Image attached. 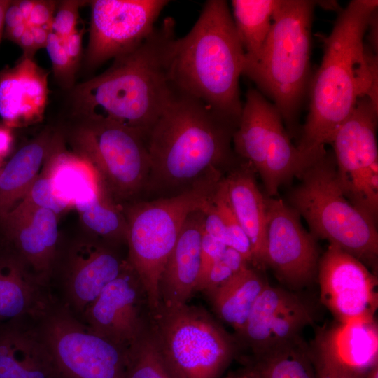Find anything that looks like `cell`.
<instances>
[{
  "label": "cell",
  "instance_id": "cell-1",
  "mask_svg": "<svg viewBox=\"0 0 378 378\" xmlns=\"http://www.w3.org/2000/svg\"><path fill=\"white\" fill-rule=\"evenodd\" d=\"M175 25L173 18H164L104 72L75 87L71 100L77 120L117 124L146 139L174 94L170 68Z\"/></svg>",
  "mask_w": 378,
  "mask_h": 378
},
{
  "label": "cell",
  "instance_id": "cell-2",
  "mask_svg": "<svg viewBox=\"0 0 378 378\" xmlns=\"http://www.w3.org/2000/svg\"><path fill=\"white\" fill-rule=\"evenodd\" d=\"M375 0H353L338 12L324 39L321 66L309 84V109L298 148L312 156L325 145L354 110L368 96L377 103V57L365 46L364 36L377 10Z\"/></svg>",
  "mask_w": 378,
  "mask_h": 378
},
{
  "label": "cell",
  "instance_id": "cell-3",
  "mask_svg": "<svg viewBox=\"0 0 378 378\" xmlns=\"http://www.w3.org/2000/svg\"><path fill=\"white\" fill-rule=\"evenodd\" d=\"M237 127L174 88L146 138L151 166L148 186L186 189L213 169H230L240 159L231 148Z\"/></svg>",
  "mask_w": 378,
  "mask_h": 378
},
{
  "label": "cell",
  "instance_id": "cell-4",
  "mask_svg": "<svg viewBox=\"0 0 378 378\" xmlns=\"http://www.w3.org/2000/svg\"><path fill=\"white\" fill-rule=\"evenodd\" d=\"M245 52L228 4L209 0L190 31L176 38L170 68L175 89L238 125Z\"/></svg>",
  "mask_w": 378,
  "mask_h": 378
},
{
  "label": "cell",
  "instance_id": "cell-5",
  "mask_svg": "<svg viewBox=\"0 0 378 378\" xmlns=\"http://www.w3.org/2000/svg\"><path fill=\"white\" fill-rule=\"evenodd\" d=\"M317 4L280 0L260 56L244 63L242 74L274 102L290 131L296 127L311 81V31Z\"/></svg>",
  "mask_w": 378,
  "mask_h": 378
},
{
  "label": "cell",
  "instance_id": "cell-6",
  "mask_svg": "<svg viewBox=\"0 0 378 378\" xmlns=\"http://www.w3.org/2000/svg\"><path fill=\"white\" fill-rule=\"evenodd\" d=\"M222 178L221 170L215 169L181 192L122 207L127 224V260L145 290L149 312L160 304V277L186 218L211 200Z\"/></svg>",
  "mask_w": 378,
  "mask_h": 378
},
{
  "label": "cell",
  "instance_id": "cell-7",
  "mask_svg": "<svg viewBox=\"0 0 378 378\" xmlns=\"http://www.w3.org/2000/svg\"><path fill=\"white\" fill-rule=\"evenodd\" d=\"M289 205L315 239L328 240L374 270L378 257L376 223L354 206L337 179L333 153L326 150L298 177Z\"/></svg>",
  "mask_w": 378,
  "mask_h": 378
},
{
  "label": "cell",
  "instance_id": "cell-8",
  "mask_svg": "<svg viewBox=\"0 0 378 378\" xmlns=\"http://www.w3.org/2000/svg\"><path fill=\"white\" fill-rule=\"evenodd\" d=\"M148 329L175 378H220L237 352V342L204 308L162 304L148 316Z\"/></svg>",
  "mask_w": 378,
  "mask_h": 378
},
{
  "label": "cell",
  "instance_id": "cell-9",
  "mask_svg": "<svg viewBox=\"0 0 378 378\" xmlns=\"http://www.w3.org/2000/svg\"><path fill=\"white\" fill-rule=\"evenodd\" d=\"M77 120L62 132L64 139L93 167L117 204L148 187L151 166L143 135L117 124Z\"/></svg>",
  "mask_w": 378,
  "mask_h": 378
},
{
  "label": "cell",
  "instance_id": "cell-10",
  "mask_svg": "<svg viewBox=\"0 0 378 378\" xmlns=\"http://www.w3.org/2000/svg\"><path fill=\"white\" fill-rule=\"evenodd\" d=\"M282 120L274 104L250 88L232 136L234 152L259 173L271 197L319 157L309 155L293 145Z\"/></svg>",
  "mask_w": 378,
  "mask_h": 378
},
{
  "label": "cell",
  "instance_id": "cell-11",
  "mask_svg": "<svg viewBox=\"0 0 378 378\" xmlns=\"http://www.w3.org/2000/svg\"><path fill=\"white\" fill-rule=\"evenodd\" d=\"M60 378H123L126 349L90 330L55 302L35 322Z\"/></svg>",
  "mask_w": 378,
  "mask_h": 378
},
{
  "label": "cell",
  "instance_id": "cell-12",
  "mask_svg": "<svg viewBox=\"0 0 378 378\" xmlns=\"http://www.w3.org/2000/svg\"><path fill=\"white\" fill-rule=\"evenodd\" d=\"M377 103L360 98L354 110L332 134L339 183L349 202L377 223L378 150Z\"/></svg>",
  "mask_w": 378,
  "mask_h": 378
},
{
  "label": "cell",
  "instance_id": "cell-13",
  "mask_svg": "<svg viewBox=\"0 0 378 378\" xmlns=\"http://www.w3.org/2000/svg\"><path fill=\"white\" fill-rule=\"evenodd\" d=\"M166 0H95L86 61L91 68L138 46L153 31Z\"/></svg>",
  "mask_w": 378,
  "mask_h": 378
},
{
  "label": "cell",
  "instance_id": "cell-14",
  "mask_svg": "<svg viewBox=\"0 0 378 378\" xmlns=\"http://www.w3.org/2000/svg\"><path fill=\"white\" fill-rule=\"evenodd\" d=\"M264 265L290 288L309 285L316 277L319 251L300 216L282 200L266 197Z\"/></svg>",
  "mask_w": 378,
  "mask_h": 378
},
{
  "label": "cell",
  "instance_id": "cell-15",
  "mask_svg": "<svg viewBox=\"0 0 378 378\" xmlns=\"http://www.w3.org/2000/svg\"><path fill=\"white\" fill-rule=\"evenodd\" d=\"M125 263L111 244L85 232L61 246L52 279L59 276L63 304L79 318Z\"/></svg>",
  "mask_w": 378,
  "mask_h": 378
},
{
  "label": "cell",
  "instance_id": "cell-16",
  "mask_svg": "<svg viewBox=\"0 0 378 378\" xmlns=\"http://www.w3.org/2000/svg\"><path fill=\"white\" fill-rule=\"evenodd\" d=\"M148 316L145 290L126 260L120 274L104 288L79 319L90 330L126 349L147 330Z\"/></svg>",
  "mask_w": 378,
  "mask_h": 378
},
{
  "label": "cell",
  "instance_id": "cell-17",
  "mask_svg": "<svg viewBox=\"0 0 378 378\" xmlns=\"http://www.w3.org/2000/svg\"><path fill=\"white\" fill-rule=\"evenodd\" d=\"M317 276L321 302L340 323L374 318L377 279L359 260L330 244L319 260Z\"/></svg>",
  "mask_w": 378,
  "mask_h": 378
},
{
  "label": "cell",
  "instance_id": "cell-18",
  "mask_svg": "<svg viewBox=\"0 0 378 378\" xmlns=\"http://www.w3.org/2000/svg\"><path fill=\"white\" fill-rule=\"evenodd\" d=\"M313 319L311 307L300 297L267 284L237 335L258 357L300 337Z\"/></svg>",
  "mask_w": 378,
  "mask_h": 378
},
{
  "label": "cell",
  "instance_id": "cell-19",
  "mask_svg": "<svg viewBox=\"0 0 378 378\" xmlns=\"http://www.w3.org/2000/svg\"><path fill=\"white\" fill-rule=\"evenodd\" d=\"M58 216L50 209H34L9 214L0 226L2 240L48 286L62 246Z\"/></svg>",
  "mask_w": 378,
  "mask_h": 378
},
{
  "label": "cell",
  "instance_id": "cell-20",
  "mask_svg": "<svg viewBox=\"0 0 378 378\" xmlns=\"http://www.w3.org/2000/svg\"><path fill=\"white\" fill-rule=\"evenodd\" d=\"M56 302L49 286L3 240L0 241V325L36 321Z\"/></svg>",
  "mask_w": 378,
  "mask_h": 378
},
{
  "label": "cell",
  "instance_id": "cell-21",
  "mask_svg": "<svg viewBox=\"0 0 378 378\" xmlns=\"http://www.w3.org/2000/svg\"><path fill=\"white\" fill-rule=\"evenodd\" d=\"M204 207L188 216L165 264L159 284L160 304L163 306L187 304L196 291L202 270Z\"/></svg>",
  "mask_w": 378,
  "mask_h": 378
},
{
  "label": "cell",
  "instance_id": "cell-22",
  "mask_svg": "<svg viewBox=\"0 0 378 378\" xmlns=\"http://www.w3.org/2000/svg\"><path fill=\"white\" fill-rule=\"evenodd\" d=\"M48 74L25 57L0 73V116L8 127L42 120L48 102Z\"/></svg>",
  "mask_w": 378,
  "mask_h": 378
},
{
  "label": "cell",
  "instance_id": "cell-23",
  "mask_svg": "<svg viewBox=\"0 0 378 378\" xmlns=\"http://www.w3.org/2000/svg\"><path fill=\"white\" fill-rule=\"evenodd\" d=\"M29 321L0 325V378H60L36 326Z\"/></svg>",
  "mask_w": 378,
  "mask_h": 378
},
{
  "label": "cell",
  "instance_id": "cell-24",
  "mask_svg": "<svg viewBox=\"0 0 378 378\" xmlns=\"http://www.w3.org/2000/svg\"><path fill=\"white\" fill-rule=\"evenodd\" d=\"M224 177L231 207L251 246L253 265H264L266 197L258 188L252 165L241 159Z\"/></svg>",
  "mask_w": 378,
  "mask_h": 378
},
{
  "label": "cell",
  "instance_id": "cell-25",
  "mask_svg": "<svg viewBox=\"0 0 378 378\" xmlns=\"http://www.w3.org/2000/svg\"><path fill=\"white\" fill-rule=\"evenodd\" d=\"M62 136L46 129L19 148L0 174V226L22 200Z\"/></svg>",
  "mask_w": 378,
  "mask_h": 378
},
{
  "label": "cell",
  "instance_id": "cell-26",
  "mask_svg": "<svg viewBox=\"0 0 378 378\" xmlns=\"http://www.w3.org/2000/svg\"><path fill=\"white\" fill-rule=\"evenodd\" d=\"M42 169L48 174L55 195L77 211L92 202L106 188L87 160L64 149L62 132Z\"/></svg>",
  "mask_w": 378,
  "mask_h": 378
},
{
  "label": "cell",
  "instance_id": "cell-27",
  "mask_svg": "<svg viewBox=\"0 0 378 378\" xmlns=\"http://www.w3.org/2000/svg\"><path fill=\"white\" fill-rule=\"evenodd\" d=\"M318 340L340 362L363 375L377 364L378 328L374 318L340 323Z\"/></svg>",
  "mask_w": 378,
  "mask_h": 378
},
{
  "label": "cell",
  "instance_id": "cell-28",
  "mask_svg": "<svg viewBox=\"0 0 378 378\" xmlns=\"http://www.w3.org/2000/svg\"><path fill=\"white\" fill-rule=\"evenodd\" d=\"M267 282L249 266L204 294L218 316L238 335Z\"/></svg>",
  "mask_w": 378,
  "mask_h": 378
},
{
  "label": "cell",
  "instance_id": "cell-29",
  "mask_svg": "<svg viewBox=\"0 0 378 378\" xmlns=\"http://www.w3.org/2000/svg\"><path fill=\"white\" fill-rule=\"evenodd\" d=\"M279 1H232V15L245 52V62H254L260 56Z\"/></svg>",
  "mask_w": 378,
  "mask_h": 378
},
{
  "label": "cell",
  "instance_id": "cell-30",
  "mask_svg": "<svg viewBox=\"0 0 378 378\" xmlns=\"http://www.w3.org/2000/svg\"><path fill=\"white\" fill-rule=\"evenodd\" d=\"M255 358L261 378H318L312 354L300 337Z\"/></svg>",
  "mask_w": 378,
  "mask_h": 378
},
{
  "label": "cell",
  "instance_id": "cell-31",
  "mask_svg": "<svg viewBox=\"0 0 378 378\" xmlns=\"http://www.w3.org/2000/svg\"><path fill=\"white\" fill-rule=\"evenodd\" d=\"M78 212L87 234L111 244L126 242L127 224L122 206L113 200L106 188Z\"/></svg>",
  "mask_w": 378,
  "mask_h": 378
},
{
  "label": "cell",
  "instance_id": "cell-32",
  "mask_svg": "<svg viewBox=\"0 0 378 378\" xmlns=\"http://www.w3.org/2000/svg\"><path fill=\"white\" fill-rule=\"evenodd\" d=\"M123 378H175L166 365L148 327L126 348Z\"/></svg>",
  "mask_w": 378,
  "mask_h": 378
},
{
  "label": "cell",
  "instance_id": "cell-33",
  "mask_svg": "<svg viewBox=\"0 0 378 378\" xmlns=\"http://www.w3.org/2000/svg\"><path fill=\"white\" fill-rule=\"evenodd\" d=\"M69 207L66 202L55 195L48 174L42 169L22 200L9 214H18L43 208L50 209L59 215Z\"/></svg>",
  "mask_w": 378,
  "mask_h": 378
},
{
  "label": "cell",
  "instance_id": "cell-34",
  "mask_svg": "<svg viewBox=\"0 0 378 378\" xmlns=\"http://www.w3.org/2000/svg\"><path fill=\"white\" fill-rule=\"evenodd\" d=\"M212 202L224 221L230 239V247L239 251L249 264H253L251 243L231 207L224 177L217 186Z\"/></svg>",
  "mask_w": 378,
  "mask_h": 378
},
{
  "label": "cell",
  "instance_id": "cell-35",
  "mask_svg": "<svg viewBox=\"0 0 378 378\" xmlns=\"http://www.w3.org/2000/svg\"><path fill=\"white\" fill-rule=\"evenodd\" d=\"M249 265L239 251L227 247L220 258L210 267L197 284L196 291L205 293L214 290L248 267Z\"/></svg>",
  "mask_w": 378,
  "mask_h": 378
},
{
  "label": "cell",
  "instance_id": "cell-36",
  "mask_svg": "<svg viewBox=\"0 0 378 378\" xmlns=\"http://www.w3.org/2000/svg\"><path fill=\"white\" fill-rule=\"evenodd\" d=\"M46 48L51 59L56 78L64 85L72 83L76 66L70 60L64 47V38L50 31Z\"/></svg>",
  "mask_w": 378,
  "mask_h": 378
},
{
  "label": "cell",
  "instance_id": "cell-37",
  "mask_svg": "<svg viewBox=\"0 0 378 378\" xmlns=\"http://www.w3.org/2000/svg\"><path fill=\"white\" fill-rule=\"evenodd\" d=\"M318 378H363L335 358L318 340L316 351L312 354Z\"/></svg>",
  "mask_w": 378,
  "mask_h": 378
},
{
  "label": "cell",
  "instance_id": "cell-38",
  "mask_svg": "<svg viewBox=\"0 0 378 378\" xmlns=\"http://www.w3.org/2000/svg\"><path fill=\"white\" fill-rule=\"evenodd\" d=\"M82 3L78 1H63L53 16L51 31L63 38L72 34L76 29L78 8Z\"/></svg>",
  "mask_w": 378,
  "mask_h": 378
},
{
  "label": "cell",
  "instance_id": "cell-39",
  "mask_svg": "<svg viewBox=\"0 0 378 378\" xmlns=\"http://www.w3.org/2000/svg\"><path fill=\"white\" fill-rule=\"evenodd\" d=\"M203 232L230 247V239L225 225L212 199L204 208Z\"/></svg>",
  "mask_w": 378,
  "mask_h": 378
},
{
  "label": "cell",
  "instance_id": "cell-40",
  "mask_svg": "<svg viewBox=\"0 0 378 378\" xmlns=\"http://www.w3.org/2000/svg\"><path fill=\"white\" fill-rule=\"evenodd\" d=\"M227 247L221 241L203 232L201 246L202 270L198 284L204 277L210 267L220 258Z\"/></svg>",
  "mask_w": 378,
  "mask_h": 378
},
{
  "label": "cell",
  "instance_id": "cell-41",
  "mask_svg": "<svg viewBox=\"0 0 378 378\" xmlns=\"http://www.w3.org/2000/svg\"><path fill=\"white\" fill-rule=\"evenodd\" d=\"M55 8V1H36L29 18L26 22L27 26L52 27Z\"/></svg>",
  "mask_w": 378,
  "mask_h": 378
},
{
  "label": "cell",
  "instance_id": "cell-42",
  "mask_svg": "<svg viewBox=\"0 0 378 378\" xmlns=\"http://www.w3.org/2000/svg\"><path fill=\"white\" fill-rule=\"evenodd\" d=\"M64 47L72 64L76 66L80 59L82 49V33L76 29L64 38Z\"/></svg>",
  "mask_w": 378,
  "mask_h": 378
},
{
  "label": "cell",
  "instance_id": "cell-43",
  "mask_svg": "<svg viewBox=\"0 0 378 378\" xmlns=\"http://www.w3.org/2000/svg\"><path fill=\"white\" fill-rule=\"evenodd\" d=\"M23 16L19 9L17 1H11L4 16V27L6 31H10L15 26L24 22Z\"/></svg>",
  "mask_w": 378,
  "mask_h": 378
},
{
  "label": "cell",
  "instance_id": "cell-44",
  "mask_svg": "<svg viewBox=\"0 0 378 378\" xmlns=\"http://www.w3.org/2000/svg\"><path fill=\"white\" fill-rule=\"evenodd\" d=\"M13 141V138L9 127L0 125V163L9 153Z\"/></svg>",
  "mask_w": 378,
  "mask_h": 378
},
{
  "label": "cell",
  "instance_id": "cell-45",
  "mask_svg": "<svg viewBox=\"0 0 378 378\" xmlns=\"http://www.w3.org/2000/svg\"><path fill=\"white\" fill-rule=\"evenodd\" d=\"M17 43L22 48L24 57L32 58L36 50L31 31L28 26Z\"/></svg>",
  "mask_w": 378,
  "mask_h": 378
},
{
  "label": "cell",
  "instance_id": "cell-46",
  "mask_svg": "<svg viewBox=\"0 0 378 378\" xmlns=\"http://www.w3.org/2000/svg\"><path fill=\"white\" fill-rule=\"evenodd\" d=\"M32 33L36 50L41 48H46L48 36L50 31L42 27L28 26Z\"/></svg>",
  "mask_w": 378,
  "mask_h": 378
},
{
  "label": "cell",
  "instance_id": "cell-47",
  "mask_svg": "<svg viewBox=\"0 0 378 378\" xmlns=\"http://www.w3.org/2000/svg\"><path fill=\"white\" fill-rule=\"evenodd\" d=\"M225 378H261L254 365L239 369L229 374Z\"/></svg>",
  "mask_w": 378,
  "mask_h": 378
},
{
  "label": "cell",
  "instance_id": "cell-48",
  "mask_svg": "<svg viewBox=\"0 0 378 378\" xmlns=\"http://www.w3.org/2000/svg\"><path fill=\"white\" fill-rule=\"evenodd\" d=\"M35 1H36L32 0L17 1L18 6L25 22H27L29 18L32 9L34 6Z\"/></svg>",
  "mask_w": 378,
  "mask_h": 378
},
{
  "label": "cell",
  "instance_id": "cell-49",
  "mask_svg": "<svg viewBox=\"0 0 378 378\" xmlns=\"http://www.w3.org/2000/svg\"><path fill=\"white\" fill-rule=\"evenodd\" d=\"M27 27V24L25 22L21 23L11 29L10 31H7V36L13 42L18 43V40L22 36Z\"/></svg>",
  "mask_w": 378,
  "mask_h": 378
},
{
  "label": "cell",
  "instance_id": "cell-50",
  "mask_svg": "<svg viewBox=\"0 0 378 378\" xmlns=\"http://www.w3.org/2000/svg\"><path fill=\"white\" fill-rule=\"evenodd\" d=\"M12 1L0 0V41L4 27V16L6 11Z\"/></svg>",
  "mask_w": 378,
  "mask_h": 378
},
{
  "label": "cell",
  "instance_id": "cell-51",
  "mask_svg": "<svg viewBox=\"0 0 378 378\" xmlns=\"http://www.w3.org/2000/svg\"><path fill=\"white\" fill-rule=\"evenodd\" d=\"M363 378H378V364L370 369L365 374Z\"/></svg>",
  "mask_w": 378,
  "mask_h": 378
},
{
  "label": "cell",
  "instance_id": "cell-52",
  "mask_svg": "<svg viewBox=\"0 0 378 378\" xmlns=\"http://www.w3.org/2000/svg\"><path fill=\"white\" fill-rule=\"evenodd\" d=\"M4 166H1V163H0V174L1 172V170H2V168H3Z\"/></svg>",
  "mask_w": 378,
  "mask_h": 378
}]
</instances>
